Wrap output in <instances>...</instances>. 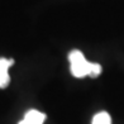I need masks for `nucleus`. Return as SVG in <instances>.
<instances>
[{
	"instance_id": "nucleus-1",
	"label": "nucleus",
	"mask_w": 124,
	"mask_h": 124,
	"mask_svg": "<svg viewBox=\"0 0 124 124\" xmlns=\"http://www.w3.org/2000/svg\"><path fill=\"white\" fill-rule=\"evenodd\" d=\"M70 66H71V74L77 78H82L85 76L96 77L101 74V66L99 63L89 62L84 53L78 49H74L69 54Z\"/></svg>"
},
{
	"instance_id": "nucleus-2",
	"label": "nucleus",
	"mask_w": 124,
	"mask_h": 124,
	"mask_svg": "<svg viewBox=\"0 0 124 124\" xmlns=\"http://www.w3.org/2000/svg\"><path fill=\"white\" fill-rule=\"evenodd\" d=\"M14 65L12 58H0V89H5L10 84L9 69Z\"/></svg>"
},
{
	"instance_id": "nucleus-3",
	"label": "nucleus",
	"mask_w": 124,
	"mask_h": 124,
	"mask_svg": "<svg viewBox=\"0 0 124 124\" xmlns=\"http://www.w3.org/2000/svg\"><path fill=\"white\" fill-rule=\"evenodd\" d=\"M44 120H46V114L39 110L32 109L25 113L24 118L18 124H43Z\"/></svg>"
},
{
	"instance_id": "nucleus-4",
	"label": "nucleus",
	"mask_w": 124,
	"mask_h": 124,
	"mask_svg": "<svg viewBox=\"0 0 124 124\" xmlns=\"http://www.w3.org/2000/svg\"><path fill=\"white\" fill-rule=\"evenodd\" d=\"M93 124H111V118L106 111H100L93 118Z\"/></svg>"
}]
</instances>
